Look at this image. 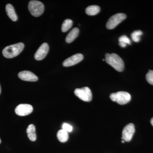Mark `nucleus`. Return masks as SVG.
<instances>
[{
	"label": "nucleus",
	"mask_w": 153,
	"mask_h": 153,
	"mask_svg": "<svg viewBox=\"0 0 153 153\" xmlns=\"http://www.w3.org/2000/svg\"><path fill=\"white\" fill-rule=\"evenodd\" d=\"M105 61L117 71H122L124 69L123 60L118 55L115 53L105 54Z\"/></svg>",
	"instance_id": "1"
},
{
	"label": "nucleus",
	"mask_w": 153,
	"mask_h": 153,
	"mask_svg": "<svg viewBox=\"0 0 153 153\" xmlns=\"http://www.w3.org/2000/svg\"><path fill=\"white\" fill-rule=\"evenodd\" d=\"M25 45L19 43L6 47L2 51L3 55L6 58H12L19 55L23 51Z\"/></svg>",
	"instance_id": "2"
},
{
	"label": "nucleus",
	"mask_w": 153,
	"mask_h": 153,
	"mask_svg": "<svg viewBox=\"0 0 153 153\" xmlns=\"http://www.w3.org/2000/svg\"><path fill=\"white\" fill-rule=\"evenodd\" d=\"M110 97L113 101L116 102L120 105H124L128 103L131 99V96L129 93L123 91L111 94L110 95Z\"/></svg>",
	"instance_id": "3"
},
{
	"label": "nucleus",
	"mask_w": 153,
	"mask_h": 153,
	"mask_svg": "<svg viewBox=\"0 0 153 153\" xmlns=\"http://www.w3.org/2000/svg\"><path fill=\"white\" fill-rule=\"evenodd\" d=\"M28 9L30 13L35 17L41 16L44 10V4L41 2L36 0L30 1L28 4Z\"/></svg>",
	"instance_id": "4"
},
{
	"label": "nucleus",
	"mask_w": 153,
	"mask_h": 153,
	"mask_svg": "<svg viewBox=\"0 0 153 153\" xmlns=\"http://www.w3.org/2000/svg\"><path fill=\"white\" fill-rule=\"evenodd\" d=\"M74 94L81 100L85 102H90L92 99V94L90 88L84 87L81 88H76Z\"/></svg>",
	"instance_id": "5"
},
{
	"label": "nucleus",
	"mask_w": 153,
	"mask_h": 153,
	"mask_svg": "<svg viewBox=\"0 0 153 153\" xmlns=\"http://www.w3.org/2000/svg\"><path fill=\"white\" fill-rule=\"evenodd\" d=\"M126 18L125 14L117 13L113 15L111 17L107 22L106 27L109 30L114 29L121 22H123Z\"/></svg>",
	"instance_id": "6"
},
{
	"label": "nucleus",
	"mask_w": 153,
	"mask_h": 153,
	"mask_svg": "<svg viewBox=\"0 0 153 153\" xmlns=\"http://www.w3.org/2000/svg\"><path fill=\"white\" fill-rule=\"evenodd\" d=\"M135 131V129L134 124L129 123L127 125L123 130L122 139L126 142L130 141L132 138Z\"/></svg>",
	"instance_id": "7"
},
{
	"label": "nucleus",
	"mask_w": 153,
	"mask_h": 153,
	"mask_svg": "<svg viewBox=\"0 0 153 153\" xmlns=\"http://www.w3.org/2000/svg\"><path fill=\"white\" fill-rule=\"evenodd\" d=\"M32 105L28 104L19 105L15 109V112L20 116H25L30 114L33 111Z\"/></svg>",
	"instance_id": "8"
},
{
	"label": "nucleus",
	"mask_w": 153,
	"mask_h": 153,
	"mask_svg": "<svg viewBox=\"0 0 153 153\" xmlns=\"http://www.w3.org/2000/svg\"><path fill=\"white\" fill-rule=\"evenodd\" d=\"M83 59V55L80 53H78L66 59L63 61V65L65 67L74 66L82 61Z\"/></svg>",
	"instance_id": "9"
},
{
	"label": "nucleus",
	"mask_w": 153,
	"mask_h": 153,
	"mask_svg": "<svg viewBox=\"0 0 153 153\" xmlns=\"http://www.w3.org/2000/svg\"><path fill=\"white\" fill-rule=\"evenodd\" d=\"M49 51V45L46 43H43L35 53V59L38 60H43L47 56Z\"/></svg>",
	"instance_id": "10"
},
{
	"label": "nucleus",
	"mask_w": 153,
	"mask_h": 153,
	"mask_svg": "<svg viewBox=\"0 0 153 153\" xmlns=\"http://www.w3.org/2000/svg\"><path fill=\"white\" fill-rule=\"evenodd\" d=\"M18 76L24 81L35 82L38 80V76L33 72L29 71H23L19 72Z\"/></svg>",
	"instance_id": "11"
},
{
	"label": "nucleus",
	"mask_w": 153,
	"mask_h": 153,
	"mask_svg": "<svg viewBox=\"0 0 153 153\" xmlns=\"http://www.w3.org/2000/svg\"><path fill=\"white\" fill-rule=\"evenodd\" d=\"M6 11L8 16L13 22L18 20V17L14 7L11 4H7L6 6Z\"/></svg>",
	"instance_id": "12"
},
{
	"label": "nucleus",
	"mask_w": 153,
	"mask_h": 153,
	"mask_svg": "<svg viewBox=\"0 0 153 153\" xmlns=\"http://www.w3.org/2000/svg\"><path fill=\"white\" fill-rule=\"evenodd\" d=\"M79 30L77 28H74L69 32L66 38L67 43H70L73 42L79 35Z\"/></svg>",
	"instance_id": "13"
},
{
	"label": "nucleus",
	"mask_w": 153,
	"mask_h": 153,
	"mask_svg": "<svg viewBox=\"0 0 153 153\" xmlns=\"http://www.w3.org/2000/svg\"><path fill=\"white\" fill-rule=\"evenodd\" d=\"M27 133L29 139L32 141H35L37 139L36 132V127L33 124L28 126L27 129Z\"/></svg>",
	"instance_id": "14"
},
{
	"label": "nucleus",
	"mask_w": 153,
	"mask_h": 153,
	"mask_svg": "<svg viewBox=\"0 0 153 153\" xmlns=\"http://www.w3.org/2000/svg\"><path fill=\"white\" fill-rule=\"evenodd\" d=\"M100 11V7L97 5L88 6L85 9V13L89 16H95Z\"/></svg>",
	"instance_id": "15"
},
{
	"label": "nucleus",
	"mask_w": 153,
	"mask_h": 153,
	"mask_svg": "<svg viewBox=\"0 0 153 153\" xmlns=\"http://www.w3.org/2000/svg\"><path fill=\"white\" fill-rule=\"evenodd\" d=\"M57 137L58 140L61 142H66L68 140V132L66 131L63 129L60 130L57 132Z\"/></svg>",
	"instance_id": "16"
},
{
	"label": "nucleus",
	"mask_w": 153,
	"mask_h": 153,
	"mask_svg": "<svg viewBox=\"0 0 153 153\" xmlns=\"http://www.w3.org/2000/svg\"><path fill=\"white\" fill-rule=\"evenodd\" d=\"M73 25V22L70 19H67L63 22L61 27V30L63 33L67 32L71 29Z\"/></svg>",
	"instance_id": "17"
},
{
	"label": "nucleus",
	"mask_w": 153,
	"mask_h": 153,
	"mask_svg": "<svg viewBox=\"0 0 153 153\" xmlns=\"http://www.w3.org/2000/svg\"><path fill=\"white\" fill-rule=\"evenodd\" d=\"M119 45L123 48L125 47L126 46L127 44L129 45L131 44V41L129 38L126 36H120L119 38Z\"/></svg>",
	"instance_id": "18"
},
{
	"label": "nucleus",
	"mask_w": 153,
	"mask_h": 153,
	"mask_svg": "<svg viewBox=\"0 0 153 153\" xmlns=\"http://www.w3.org/2000/svg\"><path fill=\"white\" fill-rule=\"evenodd\" d=\"M142 35L143 32L141 30L134 31L131 34L132 39L134 42H139L140 40V36Z\"/></svg>",
	"instance_id": "19"
},
{
	"label": "nucleus",
	"mask_w": 153,
	"mask_h": 153,
	"mask_svg": "<svg viewBox=\"0 0 153 153\" xmlns=\"http://www.w3.org/2000/svg\"><path fill=\"white\" fill-rule=\"evenodd\" d=\"M146 79L149 84L153 85V70H149V71L147 73Z\"/></svg>",
	"instance_id": "20"
},
{
	"label": "nucleus",
	"mask_w": 153,
	"mask_h": 153,
	"mask_svg": "<svg viewBox=\"0 0 153 153\" xmlns=\"http://www.w3.org/2000/svg\"><path fill=\"white\" fill-rule=\"evenodd\" d=\"M62 128H63V129L66 131L67 132H71L73 129V128H72V126L68 124L67 123H64L62 126Z\"/></svg>",
	"instance_id": "21"
},
{
	"label": "nucleus",
	"mask_w": 153,
	"mask_h": 153,
	"mask_svg": "<svg viewBox=\"0 0 153 153\" xmlns=\"http://www.w3.org/2000/svg\"><path fill=\"white\" fill-rule=\"evenodd\" d=\"M151 123L152 124V126H153V117L152 118L151 120Z\"/></svg>",
	"instance_id": "22"
},
{
	"label": "nucleus",
	"mask_w": 153,
	"mask_h": 153,
	"mask_svg": "<svg viewBox=\"0 0 153 153\" xmlns=\"http://www.w3.org/2000/svg\"><path fill=\"white\" fill-rule=\"evenodd\" d=\"M1 85H0V94H1Z\"/></svg>",
	"instance_id": "23"
},
{
	"label": "nucleus",
	"mask_w": 153,
	"mask_h": 153,
	"mask_svg": "<svg viewBox=\"0 0 153 153\" xmlns=\"http://www.w3.org/2000/svg\"><path fill=\"white\" fill-rule=\"evenodd\" d=\"M124 142H125V141L124 140H123L122 141V143H124Z\"/></svg>",
	"instance_id": "24"
},
{
	"label": "nucleus",
	"mask_w": 153,
	"mask_h": 153,
	"mask_svg": "<svg viewBox=\"0 0 153 153\" xmlns=\"http://www.w3.org/2000/svg\"><path fill=\"white\" fill-rule=\"evenodd\" d=\"M1 143V139H0V143Z\"/></svg>",
	"instance_id": "25"
}]
</instances>
